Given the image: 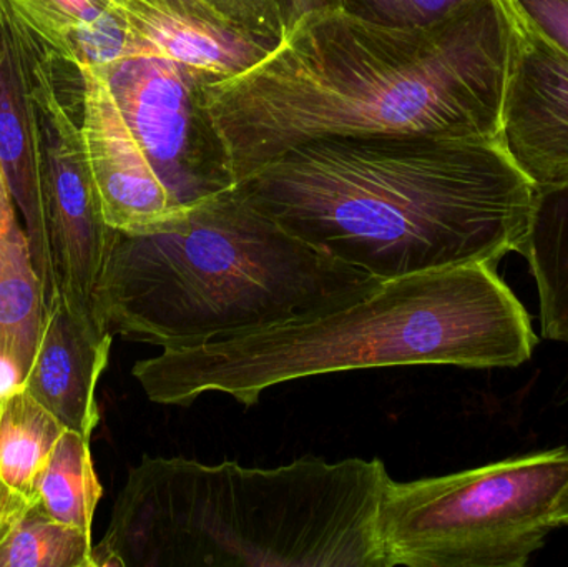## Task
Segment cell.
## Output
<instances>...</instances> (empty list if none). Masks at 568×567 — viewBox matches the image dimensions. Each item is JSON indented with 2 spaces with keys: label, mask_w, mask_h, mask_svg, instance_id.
Returning <instances> with one entry per match:
<instances>
[{
  "label": "cell",
  "mask_w": 568,
  "mask_h": 567,
  "mask_svg": "<svg viewBox=\"0 0 568 567\" xmlns=\"http://www.w3.org/2000/svg\"><path fill=\"white\" fill-rule=\"evenodd\" d=\"M554 523H556L557 528H568V498L554 515Z\"/></svg>",
  "instance_id": "cell-24"
},
{
  "label": "cell",
  "mask_w": 568,
  "mask_h": 567,
  "mask_svg": "<svg viewBox=\"0 0 568 567\" xmlns=\"http://www.w3.org/2000/svg\"><path fill=\"white\" fill-rule=\"evenodd\" d=\"M381 459L278 468L145 458L116 496L93 567H386Z\"/></svg>",
  "instance_id": "cell-4"
},
{
  "label": "cell",
  "mask_w": 568,
  "mask_h": 567,
  "mask_svg": "<svg viewBox=\"0 0 568 567\" xmlns=\"http://www.w3.org/2000/svg\"><path fill=\"white\" fill-rule=\"evenodd\" d=\"M29 505L30 503L23 502L19 496L12 495L3 486H0V535L9 529V526L19 518L20 513Z\"/></svg>",
  "instance_id": "cell-23"
},
{
  "label": "cell",
  "mask_w": 568,
  "mask_h": 567,
  "mask_svg": "<svg viewBox=\"0 0 568 567\" xmlns=\"http://www.w3.org/2000/svg\"><path fill=\"white\" fill-rule=\"evenodd\" d=\"M20 22L52 55L65 60L73 37L112 12V0H7Z\"/></svg>",
  "instance_id": "cell-19"
},
{
  "label": "cell",
  "mask_w": 568,
  "mask_h": 567,
  "mask_svg": "<svg viewBox=\"0 0 568 567\" xmlns=\"http://www.w3.org/2000/svg\"><path fill=\"white\" fill-rule=\"evenodd\" d=\"M513 39L509 0H476L430 29L316 10L245 72L205 83L203 95L235 183L326 136L499 142Z\"/></svg>",
  "instance_id": "cell-1"
},
{
  "label": "cell",
  "mask_w": 568,
  "mask_h": 567,
  "mask_svg": "<svg viewBox=\"0 0 568 567\" xmlns=\"http://www.w3.org/2000/svg\"><path fill=\"white\" fill-rule=\"evenodd\" d=\"M47 315L29 236L0 170V365L19 385L32 365Z\"/></svg>",
  "instance_id": "cell-14"
},
{
  "label": "cell",
  "mask_w": 568,
  "mask_h": 567,
  "mask_svg": "<svg viewBox=\"0 0 568 567\" xmlns=\"http://www.w3.org/2000/svg\"><path fill=\"white\" fill-rule=\"evenodd\" d=\"M539 338L497 266L467 263L384 280L353 302L140 360L150 402L190 406L222 393L256 405L266 389L354 369L450 365L517 368Z\"/></svg>",
  "instance_id": "cell-3"
},
{
  "label": "cell",
  "mask_w": 568,
  "mask_h": 567,
  "mask_svg": "<svg viewBox=\"0 0 568 567\" xmlns=\"http://www.w3.org/2000/svg\"><path fill=\"white\" fill-rule=\"evenodd\" d=\"M82 132L105 222L116 232H140L179 212L143 159L92 67H82Z\"/></svg>",
  "instance_id": "cell-12"
},
{
  "label": "cell",
  "mask_w": 568,
  "mask_h": 567,
  "mask_svg": "<svg viewBox=\"0 0 568 567\" xmlns=\"http://www.w3.org/2000/svg\"><path fill=\"white\" fill-rule=\"evenodd\" d=\"M112 336L95 312L53 296L32 365L19 386L67 429L92 438L100 423L97 385L109 363Z\"/></svg>",
  "instance_id": "cell-10"
},
{
  "label": "cell",
  "mask_w": 568,
  "mask_h": 567,
  "mask_svg": "<svg viewBox=\"0 0 568 567\" xmlns=\"http://www.w3.org/2000/svg\"><path fill=\"white\" fill-rule=\"evenodd\" d=\"M523 255L536 279L544 338L568 345V185L537 190Z\"/></svg>",
  "instance_id": "cell-15"
},
{
  "label": "cell",
  "mask_w": 568,
  "mask_h": 567,
  "mask_svg": "<svg viewBox=\"0 0 568 567\" xmlns=\"http://www.w3.org/2000/svg\"><path fill=\"white\" fill-rule=\"evenodd\" d=\"M65 429L22 386L0 393V486L23 502H37L40 473Z\"/></svg>",
  "instance_id": "cell-16"
},
{
  "label": "cell",
  "mask_w": 568,
  "mask_h": 567,
  "mask_svg": "<svg viewBox=\"0 0 568 567\" xmlns=\"http://www.w3.org/2000/svg\"><path fill=\"white\" fill-rule=\"evenodd\" d=\"M499 145L537 190L568 185V55L516 10Z\"/></svg>",
  "instance_id": "cell-9"
},
{
  "label": "cell",
  "mask_w": 568,
  "mask_h": 567,
  "mask_svg": "<svg viewBox=\"0 0 568 567\" xmlns=\"http://www.w3.org/2000/svg\"><path fill=\"white\" fill-rule=\"evenodd\" d=\"M0 170L26 226L49 305L55 290L40 196L36 120L22 42L7 0H0Z\"/></svg>",
  "instance_id": "cell-13"
},
{
  "label": "cell",
  "mask_w": 568,
  "mask_h": 567,
  "mask_svg": "<svg viewBox=\"0 0 568 567\" xmlns=\"http://www.w3.org/2000/svg\"><path fill=\"white\" fill-rule=\"evenodd\" d=\"M135 55L189 67L212 82L245 72L278 43L223 19L202 0H116Z\"/></svg>",
  "instance_id": "cell-11"
},
{
  "label": "cell",
  "mask_w": 568,
  "mask_h": 567,
  "mask_svg": "<svg viewBox=\"0 0 568 567\" xmlns=\"http://www.w3.org/2000/svg\"><path fill=\"white\" fill-rule=\"evenodd\" d=\"M568 448L436 478L389 479L377 529L386 567H524L557 529Z\"/></svg>",
  "instance_id": "cell-6"
},
{
  "label": "cell",
  "mask_w": 568,
  "mask_h": 567,
  "mask_svg": "<svg viewBox=\"0 0 568 567\" xmlns=\"http://www.w3.org/2000/svg\"><path fill=\"white\" fill-rule=\"evenodd\" d=\"M92 69L179 212L236 185L206 110L209 77L155 55L123 57Z\"/></svg>",
  "instance_id": "cell-8"
},
{
  "label": "cell",
  "mask_w": 568,
  "mask_h": 567,
  "mask_svg": "<svg viewBox=\"0 0 568 567\" xmlns=\"http://www.w3.org/2000/svg\"><path fill=\"white\" fill-rule=\"evenodd\" d=\"M314 249L393 280L526 249L537 189L496 140L326 136L236 183Z\"/></svg>",
  "instance_id": "cell-2"
},
{
  "label": "cell",
  "mask_w": 568,
  "mask_h": 567,
  "mask_svg": "<svg viewBox=\"0 0 568 567\" xmlns=\"http://www.w3.org/2000/svg\"><path fill=\"white\" fill-rule=\"evenodd\" d=\"M0 393H2V392H0Z\"/></svg>",
  "instance_id": "cell-26"
},
{
  "label": "cell",
  "mask_w": 568,
  "mask_h": 567,
  "mask_svg": "<svg viewBox=\"0 0 568 567\" xmlns=\"http://www.w3.org/2000/svg\"><path fill=\"white\" fill-rule=\"evenodd\" d=\"M223 19L235 26L280 43L286 33L284 0H202Z\"/></svg>",
  "instance_id": "cell-21"
},
{
  "label": "cell",
  "mask_w": 568,
  "mask_h": 567,
  "mask_svg": "<svg viewBox=\"0 0 568 567\" xmlns=\"http://www.w3.org/2000/svg\"><path fill=\"white\" fill-rule=\"evenodd\" d=\"M379 283L287 232L235 185L116 232L95 313L112 335L183 348L343 305Z\"/></svg>",
  "instance_id": "cell-5"
},
{
  "label": "cell",
  "mask_w": 568,
  "mask_h": 567,
  "mask_svg": "<svg viewBox=\"0 0 568 567\" xmlns=\"http://www.w3.org/2000/svg\"><path fill=\"white\" fill-rule=\"evenodd\" d=\"M92 533L63 525L30 503L0 535V567H93Z\"/></svg>",
  "instance_id": "cell-18"
},
{
  "label": "cell",
  "mask_w": 568,
  "mask_h": 567,
  "mask_svg": "<svg viewBox=\"0 0 568 567\" xmlns=\"http://www.w3.org/2000/svg\"><path fill=\"white\" fill-rule=\"evenodd\" d=\"M16 22L36 120L37 166L53 290L70 305L95 312L97 286L116 230L103 216L83 139L85 79L80 67L53 57L17 16Z\"/></svg>",
  "instance_id": "cell-7"
},
{
  "label": "cell",
  "mask_w": 568,
  "mask_h": 567,
  "mask_svg": "<svg viewBox=\"0 0 568 567\" xmlns=\"http://www.w3.org/2000/svg\"><path fill=\"white\" fill-rule=\"evenodd\" d=\"M90 439L65 429L37 482L40 508L63 525L92 533L102 485L93 469Z\"/></svg>",
  "instance_id": "cell-17"
},
{
  "label": "cell",
  "mask_w": 568,
  "mask_h": 567,
  "mask_svg": "<svg viewBox=\"0 0 568 567\" xmlns=\"http://www.w3.org/2000/svg\"><path fill=\"white\" fill-rule=\"evenodd\" d=\"M520 19L568 55V0H509Z\"/></svg>",
  "instance_id": "cell-22"
},
{
  "label": "cell",
  "mask_w": 568,
  "mask_h": 567,
  "mask_svg": "<svg viewBox=\"0 0 568 567\" xmlns=\"http://www.w3.org/2000/svg\"><path fill=\"white\" fill-rule=\"evenodd\" d=\"M476 0H341V9L399 29H430L469 9Z\"/></svg>",
  "instance_id": "cell-20"
},
{
  "label": "cell",
  "mask_w": 568,
  "mask_h": 567,
  "mask_svg": "<svg viewBox=\"0 0 568 567\" xmlns=\"http://www.w3.org/2000/svg\"><path fill=\"white\" fill-rule=\"evenodd\" d=\"M112 2H116V0H112Z\"/></svg>",
  "instance_id": "cell-25"
}]
</instances>
